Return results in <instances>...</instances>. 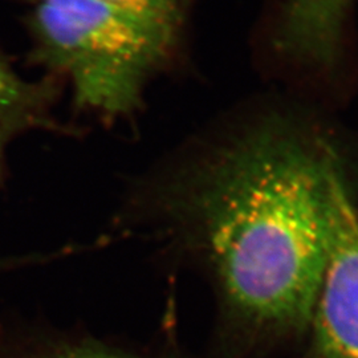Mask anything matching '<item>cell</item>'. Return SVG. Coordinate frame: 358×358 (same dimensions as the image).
Returning <instances> with one entry per match:
<instances>
[{"label":"cell","mask_w":358,"mask_h":358,"mask_svg":"<svg viewBox=\"0 0 358 358\" xmlns=\"http://www.w3.org/2000/svg\"><path fill=\"white\" fill-rule=\"evenodd\" d=\"M343 173L325 138L269 125L208 162L131 187L105 235H153L198 251L239 320L296 332L315 307Z\"/></svg>","instance_id":"6da1fadb"},{"label":"cell","mask_w":358,"mask_h":358,"mask_svg":"<svg viewBox=\"0 0 358 358\" xmlns=\"http://www.w3.org/2000/svg\"><path fill=\"white\" fill-rule=\"evenodd\" d=\"M29 24L38 63L69 80L81 109L109 118L141 106L179 38L103 0H38Z\"/></svg>","instance_id":"7a4b0ae2"},{"label":"cell","mask_w":358,"mask_h":358,"mask_svg":"<svg viewBox=\"0 0 358 358\" xmlns=\"http://www.w3.org/2000/svg\"><path fill=\"white\" fill-rule=\"evenodd\" d=\"M308 327V357L358 358V210L345 178L333 192L327 260Z\"/></svg>","instance_id":"3957f363"},{"label":"cell","mask_w":358,"mask_h":358,"mask_svg":"<svg viewBox=\"0 0 358 358\" xmlns=\"http://www.w3.org/2000/svg\"><path fill=\"white\" fill-rule=\"evenodd\" d=\"M0 358H171L148 348L45 321L0 322Z\"/></svg>","instance_id":"277c9868"},{"label":"cell","mask_w":358,"mask_h":358,"mask_svg":"<svg viewBox=\"0 0 358 358\" xmlns=\"http://www.w3.org/2000/svg\"><path fill=\"white\" fill-rule=\"evenodd\" d=\"M50 83L28 81L0 52V183L6 173V152L20 134L36 129L56 128L51 115Z\"/></svg>","instance_id":"5b68a950"},{"label":"cell","mask_w":358,"mask_h":358,"mask_svg":"<svg viewBox=\"0 0 358 358\" xmlns=\"http://www.w3.org/2000/svg\"><path fill=\"white\" fill-rule=\"evenodd\" d=\"M179 35L192 0H103Z\"/></svg>","instance_id":"8992f818"}]
</instances>
